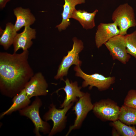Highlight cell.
I'll use <instances>...</instances> for the list:
<instances>
[{"label":"cell","instance_id":"15","mask_svg":"<svg viewBox=\"0 0 136 136\" xmlns=\"http://www.w3.org/2000/svg\"><path fill=\"white\" fill-rule=\"evenodd\" d=\"M63 10L61 14L62 20L61 22L56 26L59 31L64 30L70 24V19L73 11L76 9V5L84 3L85 0H64Z\"/></svg>","mask_w":136,"mask_h":136},{"label":"cell","instance_id":"5","mask_svg":"<svg viewBox=\"0 0 136 136\" xmlns=\"http://www.w3.org/2000/svg\"><path fill=\"white\" fill-rule=\"evenodd\" d=\"M73 104L74 103H72L62 109H57L56 105L53 103L50 105L48 110L43 116L44 121L51 120L53 123V127L48 136L53 135L61 132L65 128L67 120L66 114Z\"/></svg>","mask_w":136,"mask_h":136},{"label":"cell","instance_id":"23","mask_svg":"<svg viewBox=\"0 0 136 136\" xmlns=\"http://www.w3.org/2000/svg\"><path fill=\"white\" fill-rule=\"evenodd\" d=\"M11 0H0V8L2 9L4 8L7 3Z\"/></svg>","mask_w":136,"mask_h":136},{"label":"cell","instance_id":"11","mask_svg":"<svg viewBox=\"0 0 136 136\" xmlns=\"http://www.w3.org/2000/svg\"><path fill=\"white\" fill-rule=\"evenodd\" d=\"M115 23H100L98 25L95 33L96 46L99 48L110 39L119 35L120 31Z\"/></svg>","mask_w":136,"mask_h":136},{"label":"cell","instance_id":"10","mask_svg":"<svg viewBox=\"0 0 136 136\" xmlns=\"http://www.w3.org/2000/svg\"><path fill=\"white\" fill-rule=\"evenodd\" d=\"M48 84L42 73L34 74L26 85L24 89L30 99L34 96H46L48 93Z\"/></svg>","mask_w":136,"mask_h":136},{"label":"cell","instance_id":"2","mask_svg":"<svg viewBox=\"0 0 136 136\" xmlns=\"http://www.w3.org/2000/svg\"><path fill=\"white\" fill-rule=\"evenodd\" d=\"M42 105L41 100L36 96L31 105L19 111L21 116L28 117L32 121L35 126L34 132L36 136H41L40 132L48 134L51 130L50 124L43 120L40 116L39 109Z\"/></svg>","mask_w":136,"mask_h":136},{"label":"cell","instance_id":"9","mask_svg":"<svg viewBox=\"0 0 136 136\" xmlns=\"http://www.w3.org/2000/svg\"><path fill=\"white\" fill-rule=\"evenodd\" d=\"M113 60L125 64L131 58L126 51L125 35H118L110 39L105 44Z\"/></svg>","mask_w":136,"mask_h":136},{"label":"cell","instance_id":"12","mask_svg":"<svg viewBox=\"0 0 136 136\" xmlns=\"http://www.w3.org/2000/svg\"><path fill=\"white\" fill-rule=\"evenodd\" d=\"M36 29L30 26L24 27V30L21 33H17L13 41L14 52L16 53L19 49L23 51L28 50L33 44L32 39L36 38Z\"/></svg>","mask_w":136,"mask_h":136},{"label":"cell","instance_id":"19","mask_svg":"<svg viewBox=\"0 0 136 136\" xmlns=\"http://www.w3.org/2000/svg\"><path fill=\"white\" fill-rule=\"evenodd\" d=\"M118 120L127 125H136V109L123 105L120 108Z\"/></svg>","mask_w":136,"mask_h":136},{"label":"cell","instance_id":"16","mask_svg":"<svg viewBox=\"0 0 136 136\" xmlns=\"http://www.w3.org/2000/svg\"><path fill=\"white\" fill-rule=\"evenodd\" d=\"M30 99L24 88L13 98L12 104L7 110L1 114L0 118L5 115H10L13 112L19 111L28 106L31 102Z\"/></svg>","mask_w":136,"mask_h":136},{"label":"cell","instance_id":"22","mask_svg":"<svg viewBox=\"0 0 136 136\" xmlns=\"http://www.w3.org/2000/svg\"><path fill=\"white\" fill-rule=\"evenodd\" d=\"M124 105L136 109V90L132 89L128 92L124 101Z\"/></svg>","mask_w":136,"mask_h":136},{"label":"cell","instance_id":"7","mask_svg":"<svg viewBox=\"0 0 136 136\" xmlns=\"http://www.w3.org/2000/svg\"><path fill=\"white\" fill-rule=\"evenodd\" d=\"M93 106L90 95L88 93H85L83 96L79 98L72 110L75 112L76 118L74 124L70 126L66 136L68 135L72 130L80 128L88 113L93 110Z\"/></svg>","mask_w":136,"mask_h":136},{"label":"cell","instance_id":"18","mask_svg":"<svg viewBox=\"0 0 136 136\" xmlns=\"http://www.w3.org/2000/svg\"><path fill=\"white\" fill-rule=\"evenodd\" d=\"M17 32L14 25L11 22L6 24L0 38V44L5 50H8L13 43Z\"/></svg>","mask_w":136,"mask_h":136},{"label":"cell","instance_id":"17","mask_svg":"<svg viewBox=\"0 0 136 136\" xmlns=\"http://www.w3.org/2000/svg\"><path fill=\"white\" fill-rule=\"evenodd\" d=\"M98 11L96 9L93 12L89 13L84 10H77L76 9L72 13L71 18L78 21L84 28L91 29L95 26V17Z\"/></svg>","mask_w":136,"mask_h":136},{"label":"cell","instance_id":"21","mask_svg":"<svg viewBox=\"0 0 136 136\" xmlns=\"http://www.w3.org/2000/svg\"><path fill=\"white\" fill-rule=\"evenodd\" d=\"M127 53L136 59V30L125 35Z\"/></svg>","mask_w":136,"mask_h":136},{"label":"cell","instance_id":"8","mask_svg":"<svg viewBox=\"0 0 136 136\" xmlns=\"http://www.w3.org/2000/svg\"><path fill=\"white\" fill-rule=\"evenodd\" d=\"M93 105V112L98 118L113 122L118 120L120 108L114 101L109 99H102Z\"/></svg>","mask_w":136,"mask_h":136},{"label":"cell","instance_id":"6","mask_svg":"<svg viewBox=\"0 0 136 136\" xmlns=\"http://www.w3.org/2000/svg\"><path fill=\"white\" fill-rule=\"evenodd\" d=\"M74 70L76 72V76L84 80L82 87H85L89 85V90L95 87L100 91L105 90L108 89L115 82V78L114 77H106L97 73L88 75L83 72L80 66H76Z\"/></svg>","mask_w":136,"mask_h":136},{"label":"cell","instance_id":"24","mask_svg":"<svg viewBox=\"0 0 136 136\" xmlns=\"http://www.w3.org/2000/svg\"><path fill=\"white\" fill-rule=\"evenodd\" d=\"M112 131V135H113L115 136H119L120 134L117 131V130L115 128Z\"/></svg>","mask_w":136,"mask_h":136},{"label":"cell","instance_id":"4","mask_svg":"<svg viewBox=\"0 0 136 136\" xmlns=\"http://www.w3.org/2000/svg\"><path fill=\"white\" fill-rule=\"evenodd\" d=\"M73 44L72 49L68 51L67 55L63 57L59 66L56 75L55 76V79L64 80L63 78L66 76L69 69L72 65L80 66L82 62L79 59V54L83 49V44L82 41L76 37L73 39Z\"/></svg>","mask_w":136,"mask_h":136},{"label":"cell","instance_id":"14","mask_svg":"<svg viewBox=\"0 0 136 136\" xmlns=\"http://www.w3.org/2000/svg\"><path fill=\"white\" fill-rule=\"evenodd\" d=\"M13 11L16 18L14 26L17 32L23 26H30L36 21L35 17L29 9L18 7L14 9Z\"/></svg>","mask_w":136,"mask_h":136},{"label":"cell","instance_id":"3","mask_svg":"<svg viewBox=\"0 0 136 136\" xmlns=\"http://www.w3.org/2000/svg\"><path fill=\"white\" fill-rule=\"evenodd\" d=\"M112 19L119 28L120 35H125L130 28L136 26L134 10L127 3L120 5L114 11Z\"/></svg>","mask_w":136,"mask_h":136},{"label":"cell","instance_id":"20","mask_svg":"<svg viewBox=\"0 0 136 136\" xmlns=\"http://www.w3.org/2000/svg\"><path fill=\"white\" fill-rule=\"evenodd\" d=\"M112 125L120 135L123 136H136V129L134 126H128L119 120L112 123Z\"/></svg>","mask_w":136,"mask_h":136},{"label":"cell","instance_id":"13","mask_svg":"<svg viewBox=\"0 0 136 136\" xmlns=\"http://www.w3.org/2000/svg\"><path fill=\"white\" fill-rule=\"evenodd\" d=\"M63 81L65 83V86L58 90H63L65 93L66 96L63 101L60 105V108L67 106L72 103L77 102L79 99L78 98L81 97L85 93L81 91L82 87L78 86L77 82H70L68 79Z\"/></svg>","mask_w":136,"mask_h":136},{"label":"cell","instance_id":"1","mask_svg":"<svg viewBox=\"0 0 136 136\" xmlns=\"http://www.w3.org/2000/svg\"><path fill=\"white\" fill-rule=\"evenodd\" d=\"M29 55L28 50L20 53L0 52V91L3 95L13 98L34 75Z\"/></svg>","mask_w":136,"mask_h":136}]
</instances>
